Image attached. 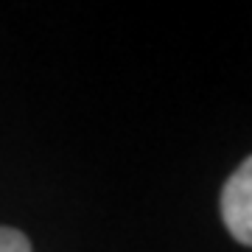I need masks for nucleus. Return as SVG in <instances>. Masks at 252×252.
Masks as SVG:
<instances>
[{
    "mask_svg": "<svg viewBox=\"0 0 252 252\" xmlns=\"http://www.w3.org/2000/svg\"><path fill=\"white\" fill-rule=\"evenodd\" d=\"M219 207L227 233L238 244L252 247V154L227 177Z\"/></svg>",
    "mask_w": 252,
    "mask_h": 252,
    "instance_id": "f257e3e1",
    "label": "nucleus"
},
{
    "mask_svg": "<svg viewBox=\"0 0 252 252\" xmlns=\"http://www.w3.org/2000/svg\"><path fill=\"white\" fill-rule=\"evenodd\" d=\"M0 252H31V241L14 227H0Z\"/></svg>",
    "mask_w": 252,
    "mask_h": 252,
    "instance_id": "f03ea898",
    "label": "nucleus"
}]
</instances>
